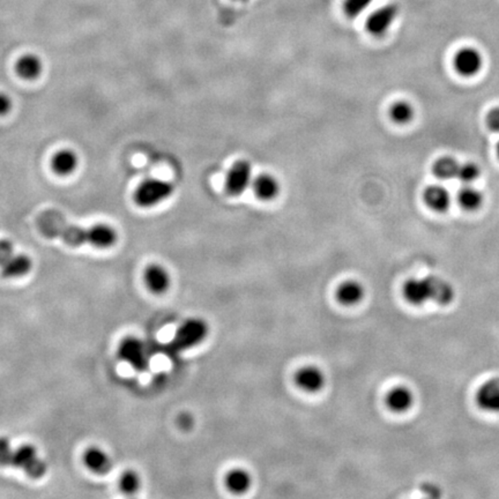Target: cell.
<instances>
[{"mask_svg":"<svg viewBox=\"0 0 499 499\" xmlns=\"http://www.w3.org/2000/svg\"><path fill=\"white\" fill-rule=\"evenodd\" d=\"M459 166L460 164L454 157H444L436 161L432 166V171L439 180H450L457 178Z\"/></svg>","mask_w":499,"mask_h":499,"instance_id":"22","label":"cell"},{"mask_svg":"<svg viewBox=\"0 0 499 499\" xmlns=\"http://www.w3.org/2000/svg\"><path fill=\"white\" fill-rule=\"evenodd\" d=\"M12 108H13V101L10 99V96L0 92V117L8 115L12 111Z\"/></svg>","mask_w":499,"mask_h":499,"instance_id":"31","label":"cell"},{"mask_svg":"<svg viewBox=\"0 0 499 499\" xmlns=\"http://www.w3.org/2000/svg\"><path fill=\"white\" fill-rule=\"evenodd\" d=\"M404 296L413 306H422L430 301L439 306H446L454 299V289L448 282L437 276L411 278L404 283Z\"/></svg>","mask_w":499,"mask_h":499,"instance_id":"1","label":"cell"},{"mask_svg":"<svg viewBox=\"0 0 499 499\" xmlns=\"http://www.w3.org/2000/svg\"><path fill=\"white\" fill-rule=\"evenodd\" d=\"M15 71L17 74L24 80H35L41 77L43 63L38 56L33 54L24 55L17 59Z\"/></svg>","mask_w":499,"mask_h":499,"instance_id":"17","label":"cell"},{"mask_svg":"<svg viewBox=\"0 0 499 499\" xmlns=\"http://www.w3.org/2000/svg\"><path fill=\"white\" fill-rule=\"evenodd\" d=\"M118 356L136 371L146 370L150 364L146 347L134 336H127L119 343Z\"/></svg>","mask_w":499,"mask_h":499,"instance_id":"6","label":"cell"},{"mask_svg":"<svg viewBox=\"0 0 499 499\" xmlns=\"http://www.w3.org/2000/svg\"><path fill=\"white\" fill-rule=\"evenodd\" d=\"M253 178L251 164L246 160L236 161L225 173L224 190L231 197H239L251 187Z\"/></svg>","mask_w":499,"mask_h":499,"instance_id":"5","label":"cell"},{"mask_svg":"<svg viewBox=\"0 0 499 499\" xmlns=\"http://www.w3.org/2000/svg\"><path fill=\"white\" fill-rule=\"evenodd\" d=\"M178 425L183 429L191 428L192 425H193V418H192L191 415H180V418H178Z\"/></svg>","mask_w":499,"mask_h":499,"instance_id":"32","label":"cell"},{"mask_svg":"<svg viewBox=\"0 0 499 499\" xmlns=\"http://www.w3.org/2000/svg\"><path fill=\"white\" fill-rule=\"evenodd\" d=\"M33 267L31 259L26 255H13L1 265V276L3 278H21L31 272Z\"/></svg>","mask_w":499,"mask_h":499,"instance_id":"15","label":"cell"},{"mask_svg":"<svg viewBox=\"0 0 499 499\" xmlns=\"http://www.w3.org/2000/svg\"><path fill=\"white\" fill-rule=\"evenodd\" d=\"M414 404V395L411 390L407 388H395L390 390L386 397V404L390 411L395 413H404L411 409Z\"/></svg>","mask_w":499,"mask_h":499,"instance_id":"18","label":"cell"},{"mask_svg":"<svg viewBox=\"0 0 499 499\" xmlns=\"http://www.w3.org/2000/svg\"><path fill=\"white\" fill-rule=\"evenodd\" d=\"M482 54L477 49L467 47L455 54L454 68L460 75L474 77L482 70Z\"/></svg>","mask_w":499,"mask_h":499,"instance_id":"8","label":"cell"},{"mask_svg":"<svg viewBox=\"0 0 499 499\" xmlns=\"http://www.w3.org/2000/svg\"><path fill=\"white\" fill-rule=\"evenodd\" d=\"M480 407L491 413L499 411V378H493L482 385L476 395Z\"/></svg>","mask_w":499,"mask_h":499,"instance_id":"11","label":"cell"},{"mask_svg":"<svg viewBox=\"0 0 499 499\" xmlns=\"http://www.w3.org/2000/svg\"><path fill=\"white\" fill-rule=\"evenodd\" d=\"M208 334L207 324L199 318H192L182 324L171 341V347L176 351H184L200 344Z\"/></svg>","mask_w":499,"mask_h":499,"instance_id":"3","label":"cell"},{"mask_svg":"<svg viewBox=\"0 0 499 499\" xmlns=\"http://www.w3.org/2000/svg\"><path fill=\"white\" fill-rule=\"evenodd\" d=\"M10 466L24 469L31 479H40L48 470V466L38 457L36 448L29 444L21 445L20 447L13 450Z\"/></svg>","mask_w":499,"mask_h":499,"instance_id":"4","label":"cell"},{"mask_svg":"<svg viewBox=\"0 0 499 499\" xmlns=\"http://www.w3.org/2000/svg\"><path fill=\"white\" fill-rule=\"evenodd\" d=\"M458 203L464 209L467 211H475L482 205L483 194L475 187L466 185L458 192Z\"/></svg>","mask_w":499,"mask_h":499,"instance_id":"23","label":"cell"},{"mask_svg":"<svg viewBox=\"0 0 499 499\" xmlns=\"http://www.w3.org/2000/svg\"><path fill=\"white\" fill-rule=\"evenodd\" d=\"M13 255V244L6 239L0 241V266L3 265Z\"/></svg>","mask_w":499,"mask_h":499,"instance_id":"29","label":"cell"},{"mask_svg":"<svg viewBox=\"0 0 499 499\" xmlns=\"http://www.w3.org/2000/svg\"><path fill=\"white\" fill-rule=\"evenodd\" d=\"M175 187L168 180L148 178L136 187L133 199L139 207L152 208L173 197Z\"/></svg>","mask_w":499,"mask_h":499,"instance_id":"2","label":"cell"},{"mask_svg":"<svg viewBox=\"0 0 499 499\" xmlns=\"http://www.w3.org/2000/svg\"><path fill=\"white\" fill-rule=\"evenodd\" d=\"M414 108L407 101H397L390 106V116L397 124H407L414 117Z\"/></svg>","mask_w":499,"mask_h":499,"instance_id":"24","label":"cell"},{"mask_svg":"<svg viewBox=\"0 0 499 499\" xmlns=\"http://www.w3.org/2000/svg\"><path fill=\"white\" fill-rule=\"evenodd\" d=\"M486 125L493 132L499 133V106L490 110L486 115Z\"/></svg>","mask_w":499,"mask_h":499,"instance_id":"30","label":"cell"},{"mask_svg":"<svg viewBox=\"0 0 499 499\" xmlns=\"http://www.w3.org/2000/svg\"><path fill=\"white\" fill-rule=\"evenodd\" d=\"M143 280L147 288L154 294L166 292L170 285V276L168 271L161 265L153 264L147 267L143 273Z\"/></svg>","mask_w":499,"mask_h":499,"instance_id":"12","label":"cell"},{"mask_svg":"<svg viewBox=\"0 0 499 499\" xmlns=\"http://www.w3.org/2000/svg\"><path fill=\"white\" fill-rule=\"evenodd\" d=\"M252 190L255 198L262 201H272L280 194V183L271 173H260L252 180Z\"/></svg>","mask_w":499,"mask_h":499,"instance_id":"9","label":"cell"},{"mask_svg":"<svg viewBox=\"0 0 499 499\" xmlns=\"http://www.w3.org/2000/svg\"><path fill=\"white\" fill-rule=\"evenodd\" d=\"M497 155H498V159H499V143H497Z\"/></svg>","mask_w":499,"mask_h":499,"instance_id":"33","label":"cell"},{"mask_svg":"<svg viewBox=\"0 0 499 499\" xmlns=\"http://www.w3.org/2000/svg\"><path fill=\"white\" fill-rule=\"evenodd\" d=\"M480 175H481L480 166L477 164H472V162H467V164H460L459 166L457 178L465 185H469L473 182H475Z\"/></svg>","mask_w":499,"mask_h":499,"instance_id":"26","label":"cell"},{"mask_svg":"<svg viewBox=\"0 0 499 499\" xmlns=\"http://www.w3.org/2000/svg\"><path fill=\"white\" fill-rule=\"evenodd\" d=\"M117 231L108 224H95L89 228V244L99 248H111L117 243Z\"/></svg>","mask_w":499,"mask_h":499,"instance_id":"14","label":"cell"},{"mask_svg":"<svg viewBox=\"0 0 499 499\" xmlns=\"http://www.w3.org/2000/svg\"><path fill=\"white\" fill-rule=\"evenodd\" d=\"M86 467L99 475H106L112 468V462L106 452L96 446L87 448L84 454Z\"/></svg>","mask_w":499,"mask_h":499,"instance_id":"13","label":"cell"},{"mask_svg":"<svg viewBox=\"0 0 499 499\" xmlns=\"http://www.w3.org/2000/svg\"><path fill=\"white\" fill-rule=\"evenodd\" d=\"M251 476L244 469H232L225 476V486L231 493H244L251 486Z\"/></svg>","mask_w":499,"mask_h":499,"instance_id":"21","label":"cell"},{"mask_svg":"<svg viewBox=\"0 0 499 499\" xmlns=\"http://www.w3.org/2000/svg\"><path fill=\"white\" fill-rule=\"evenodd\" d=\"M141 480L140 476L133 470H126L119 479V488L126 495H133L140 489Z\"/></svg>","mask_w":499,"mask_h":499,"instance_id":"25","label":"cell"},{"mask_svg":"<svg viewBox=\"0 0 499 499\" xmlns=\"http://www.w3.org/2000/svg\"><path fill=\"white\" fill-rule=\"evenodd\" d=\"M79 157L75 152L71 150H59L54 155L52 160V168L58 176H70L78 168Z\"/></svg>","mask_w":499,"mask_h":499,"instance_id":"16","label":"cell"},{"mask_svg":"<svg viewBox=\"0 0 499 499\" xmlns=\"http://www.w3.org/2000/svg\"><path fill=\"white\" fill-rule=\"evenodd\" d=\"M372 0H344L343 12L348 17H356L370 6Z\"/></svg>","mask_w":499,"mask_h":499,"instance_id":"27","label":"cell"},{"mask_svg":"<svg viewBox=\"0 0 499 499\" xmlns=\"http://www.w3.org/2000/svg\"><path fill=\"white\" fill-rule=\"evenodd\" d=\"M425 203L432 211L445 212L451 205V196L443 187L434 185L425 191Z\"/></svg>","mask_w":499,"mask_h":499,"instance_id":"19","label":"cell"},{"mask_svg":"<svg viewBox=\"0 0 499 499\" xmlns=\"http://www.w3.org/2000/svg\"><path fill=\"white\" fill-rule=\"evenodd\" d=\"M363 297V285L356 281L343 282L336 290V299L343 306H356Z\"/></svg>","mask_w":499,"mask_h":499,"instance_id":"20","label":"cell"},{"mask_svg":"<svg viewBox=\"0 0 499 499\" xmlns=\"http://www.w3.org/2000/svg\"><path fill=\"white\" fill-rule=\"evenodd\" d=\"M237 1H246V0H237Z\"/></svg>","mask_w":499,"mask_h":499,"instance_id":"34","label":"cell"},{"mask_svg":"<svg viewBox=\"0 0 499 499\" xmlns=\"http://www.w3.org/2000/svg\"><path fill=\"white\" fill-rule=\"evenodd\" d=\"M399 7L388 3L374 10L365 21V29L372 36H383L388 33L390 26L397 20Z\"/></svg>","mask_w":499,"mask_h":499,"instance_id":"7","label":"cell"},{"mask_svg":"<svg viewBox=\"0 0 499 499\" xmlns=\"http://www.w3.org/2000/svg\"><path fill=\"white\" fill-rule=\"evenodd\" d=\"M295 383L301 390L313 393V392H318L324 388L325 376L318 367H302L296 374Z\"/></svg>","mask_w":499,"mask_h":499,"instance_id":"10","label":"cell"},{"mask_svg":"<svg viewBox=\"0 0 499 499\" xmlns=\"http://www.w3.org/2000/svg\"><path fill=\"white\" fill-rule=\"evenodd\" d=\"M12 453H13V448L10 446V441L6 437H0V466L1 467L10 466Z\"/></svg>","mask_w":499,"mask_h":499,"instance_id":"28","label":"cell"}]
</instances>
